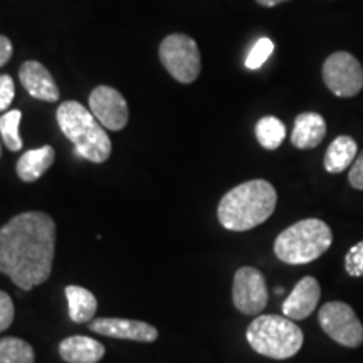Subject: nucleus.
<instances>
[{
  "instance_id": "nucleus-1",
  "label": "nucleus",
  "mask_w": 363,
  "mask_h": 363,
  "mask_svg": "<svg viewBox=\"0 0 363 363\" xmlns=\"http://www.w3.org/2000/svg\"><path fill=\"white\" fill-rule=\"evenodd\" d=\"M56 224L44 212H24L0 229V272L24 291L51 276Z\"/></svg>"
},
{
  "instance_id": "nucleus-2",
  "label": "nucleus",
  "mask_w": 363,
  "mask_h": 363,
  "mask_svg": "<svg viewBox=\"0 0 363 363\" xmlns=\"http://www.w3.org/2000/svg\"><path fill=\"white\" fill-rule=\"evenodd\" d=\"M278 194L267 180H249L230 189L220 199L217 217L222 227L244 233L264 224L274 212Z\"/></svg>"
},
{
  "instance_id": "nucleus-3",
  "label": "nucleus",
  "mask_w": 363,
  "mask_h": 363,
  "mask_svg": "<svg viewBox=\"0 0 363 363\" xmlns=\"http://www.w3.org/2000/svg\"><path fill=\"white\" fill-rule=\"evenodd\" d=\"M57 125L84 160L103 163L111 155V140L104 126L88 108L78 101H66L57 108Z\"/></svg>"
},
{
  "instance_id": "nucleus-4",
  "label": "nucleus",
  "mask_w": 363,
  "mask_h": 363,
  "mask_svg": "<svg viewBox=\"0 0 363 363\" xmlns=\"http://www.w3.org/2000/svg\"><path fill=\"white\" fill-rule=\"evenodd\" d=\"M333 242L330 225L321 219H303L284 229L274 240V254L286 264H308L328 251Z\"/></svg>"
},
{
  "instance_id": "nucleus-5",
  "label": "nucleus",
  "mask_w": 363,
  "mask_h": 363,
  "mask_svg": "<svg viewBox=\"0 0 363 363\" xmlns=\"http://www.w3.org/2000/svg\"><path fill=\"white\" fill-rule=\"evenodd\" d=\"M246 338L254 352L274 360H286L301 350L303 331L293 320L279 315H261L247 326Z\"/></svg>"
},
{
  "instance_id": "nucleus-6",
  "label": "nucleus",
  "mask_w": 363,
  "mask_h": 363,
  "mask_svg": "<svg viewBox=\"0 0 363 363\" xmlns=\"http://www.w3.org/2000/svg\"><path fill=\"white\" fill-rule=\"evenodd\" d=\"M160 61L179 83L190 84L201 74V52L192 38L185 34L167 35L160 44Z\"/></svg>"
},
{
  "instance_id": "nucleus-7",
  "label": "nucleus",
  "mask_w": 363,
  "mask_h": 363,
  "mask_svg": "<svg viewBox=\"0 0 363 363\" xmlns=\"http://www.w3.org/2000/svg\"><path fill=\"white\" fill-rule=\"evenodd\" d=\"M318 323L328 337L347 348L363 343V325L357 313L347 303L330 301L318 311Z\"/></svg>"
},
{
  "instance_id": "nucleus-8",
  "label": "nucleus",
  "mask_w": 363,
  "mask_h": 363,
  "mask_svg": "<svg viewBox=\"0 0 363 363\" xmlns=\"http://www.w3.org/2000/svg\"><path fill=\"white\" fill-rule=\"evenodd\" d=\"M323 81L338 98H353L363 88V67L350 52H333L323 65Z\"/></svg>"
},
{
  "instance_id": "nucleus-9",
  "label": "nucleus",
  "mask_w": 363,
  "mask_h": 363,
  "mask_svg": "<svg viewBox=\"0 0 363 363\" xmlns=\"http://www.w3.org/2000/svg\"><path fill=\"white\" fill-rule=\"evenodd\" d=\"M233 301L234 306L242 315H259L267 305V286L264 274L251 266H244L235 271Z\"/></svg>"
},
{
  "instance_id": "nucleus-10",
  "label": "nucleus",
  "mask_w": 363,
  "mask_h": 363,
  "mask_svg": "<svg viewBox=\"0 0 363 363\" xmlns=\"http://www.w3.org/2000/svg\"><path fill=\"white\" fill-rule=\"evenodd\" d=\"M89 111L104 128L118 131L128 123V104L120 91L110 86H98L89 94Z\"/></svg>"
},
{
  "instance_id": "nucleus-11",
  "label": "nucleus",
  "mask_w": 363,
  "mask_h": 363,
  "mask_svg": "<svg viewBox=\"0 0 363 363\" xmlns=\"http://www.w3.org/2000/svg\"><path fill=\"white\" fill-rule=\"evenodd\" d=\"M89 328L104 337L133 340V342L152 343L158 338V331L152 325L145 321L123 320V318H98L91 321Z\"/></svg>"
},
{
  "instance_id": "nucleus-12",
  "label": "nucleus",
  "mask_w": 363,
  "mask_h": 363,
  "mask_svg": "<svg viewBox=\"0 0 363 363\" xmlns=\"http://www.w3.org/2000/svg\"><path fill=\"white\" fill-rule=\"evenodd\" d=\"M321 298V288L316 278L305 276L283 303V315L293 321L306 320L318 308Z\"/></svg>"
},
{
  "instance_id": "nucleus-13",
  "label": "nucleus",
  "mask_w": 363,
  "mask_h": 363,
  "mask_svg": "<svg viewBox=\"0 0 363 363\" xmlns=\"http://www.w3.org/2000/svg\"><path fill=\"white\" fill-rule=\"evenodd\" d=\"M19 79L27 93L35 99L48 103H56L59 99V89L54 83L51 72L38 61H27L21 66Z\"/></svg>"
},
{
  "instance_id": "nucleus-14",
  "label": "nucleus",
  "mask_w": 363,
  "mask_h": 363,
  "mask_svg": "<svg viewBox=\"0 0 363 363\" xmlns=\"http://www.w3.org/2000/svg\"><path fill=\"white\" fill-rule=\"evenodd\" d=\"M326 135L325 118L318 113H301L294 120L291 143L299 150L316 148Z\"/></svg>"
},
{
  "instance_id": "nucleus-15",
  "label": "nucleus",
  "mask_w": 363,
  "mask_h": 363,
  "mask_svg": "<svg viewBox=\"0 0 363 363\" xmlns=\"http://www.w3.org/2000/svg\"><path fill=\"white\" fill-rule=\"evenodd\" d=\"M104 347L98 340L76 335L59 345V353L67 363H98L104 357Z\"/></svg>"
},
{
  "instance_id": "nucleus-16",
  "label": "nucleus",
  "mask_w": 363,
  "mask_h": 363,
  "mask_svg": "<svg viewBox=\"0 0 363 363\" xmlns=\"http://www.w3.org/2000/svg\"><path fill=\"white\" fill-rule=\"evenodd\" d=\"M54 160H56V152L49 145L29 150L17 162V175L24 182L39 180L45 172L51 169Z\"/></svg>"
},
{
  "instance_id": "nucleus-17",
  "label": "nucleus",
  "mask_w": 363,
  "mask_h": 363,
  "mask_svg": "<svg viewBox=\"0 0 363 363\" xmlns=\"http://www.w3.org/2000/svg\"><path fill=\"white\" fill-rule=\"evenodd\" d=\"M358 152V145L352 136L340 135L333 142L330 143L328 150L325 153V170L328 174H340V172L347 170L348 167L355 162Z\"/></svg>"
},
{
  "instance_id": "nucleus-18",
  "label": "nucleus",
  "mask_w": 363,
  "mask_h": 363,
  "mask_svg": "<svg viewBox=\"0 0 363 363\" xmlns=\"http://www.w3.org/2000/svg\"><path fill=\"white\" fill-rule=\"evenodd\" d=\"M69 318L74 323H88L93 321L98 310V301L89 289L81 286H67L66 288Z\"/></svg>"
},
{
  "instance_id": "nucleus-19",
  "label": "nucleus",
  "mask_w": 363,
  "mask_h": 363,
  "mask_svg": "<svg viewBox=\"0 0 363 363\" xmlns=\"http://www.w3.org/2000/svg\"><path fill=\"white\" fill-rule=\"evenodd\" d=\"M256 138L262 148L276 150L286 138V126L276 116H264L256 125Z\"/></svg>"
},
{
  "instance_id": "nucleus-20",
  "label": "nucleus",
  "mask_w": 363,
  "mask_h": 363,
  "mask_svg": "<svg viewBox=\"0 0 363 363\" xmlns=\"http://www.w3.org/2000/svg\"><path fill=\"white\" fill-rule=\"evenodd\" d=\"M0 363H34V350L21 338H0Z\"/></svg>"
},
{
  "instance_id": "nucleus-21",
  "label": "nucleus",
  "mask_w": 363,
  "mask_h": 363,
  "mask_svg": "<svg viewBox=\"0 0 363 363\" xmlns=\"http://www.w3.org/2000/svg\"><path fill=\"white\" fill-rule=\"evenodd\" d=\"M21 120L22 113L19 110H11L0 116V136L11 152H19L22 148V138L19 135Z\"/></svg>"
},
{
  "instance_id": "nucleus-22",
  "label": "nucleus",
  "mask_w": 363,
  "mask_h": 363,
  "mask_svg": "<svg viewBox=\"0 0 363 363\" xmlns=\"http://www.w3.org/2000/svg\"><path fill=\"white\" fill-rule=\"evenodd\" d=\"M274 51V44L271 39L261 38L256 44L252 45L251 52L246 57V67L247 69H259L264 62L269 59V56Z\"/></svg>"
},
{
  "instance_id": "nucleus-23",
  "label": "nucleus",
  "mask_w": 363,
  "mask_h": 363,
  "mask_svg": "<svg viewBox=\"0 0 363 363\" xmlns=\"http://www.w3.org/2000/svg\"><path fill=\"white\" fill-rule=\"evenodd\" d=\"M345 269L352 278L363 276V240L348 249L347 256H345Z\"/></svg>"
},
{
  "instance_id": "nucleus-24",
  "label": "nucleus",
  "mask_w": 363,
  "mask_h": 363,
  "mask_svg": "<svg viewBox=\"0 0 363 363\" xmlns=\"http://www.w3.org/2000/svg\"><path fill=\"white\" fill-rule=\"evenodd\" d=\"M13 321V303L6 291H0V333L6 331Z\"/></svg>"
},
{
  "instance_id": "nucleus-25",
  "label": "nucleus",
  "mask_w": 363,
  "mask_h": 363,
  "mask_svg": "<svg viewBox=\"0 0 363 363\" xmlns=\"http://www.w3.org/2000/svg\"><path fill=\"white\" fill-rule=\"evenodd\" d=\"M16 86L9 74L0 76V111H6L13 101Z\"/></svg>"
},
{
  "instance_id": "nucleus-26",
  "label": "nucleus",
  "mask_w": 363,
  "mask_h": 363,
  "mask_svg": "<svg viewBox=\"0 0 363 363\" xmlns=\"http://www.w3.org/2000/svg\"><path fill=\"white\" fill-rule=\"evenodd\" d=\"M348 182L353 189L363 190V152L353 162L350 174H348Z\"/></svg>"
},
{
  "instance_id": "nucleus-27",
  "label": "nucleus",
  "mask_w": 363,
  "mask_h": 363,
  "mask_svg": "<svg viewBox=\"0 0 363 363\" xmlns=\"http://www.w3.org/2000/svg\"><path fill=\"white\" fill-rule=\"evenodd\" d=\"M12 43L6 35H0V67L7 65L9 59L12 57Z\"/></svg>"
},
{
  "instance_id": "nucleus-28",
  "label": "nucleus",
  "mask_w": 363,
  "mask_h": 363,
  "mask_svg": "<svg viewBox=\"0 0 363 363\" xmlns=\"http://www.w3.org/2000/svg\"><path fill=\"white\" fill-rule=\"evenodd\" d=\"M256 2L261 4V6H264V7H274V6H278V4L288 2V0H256Z\"/></svg>"
},
{
  "instance_id": "nucleus-29",
  "label": "nucleus",
  "mask_w": 363,
  "mask_h": 363,
  "mask_svg": "<svg viewBox=\"0 0 363 363\" xmlns=\"http://www.w3.org/2000/svg\"><path fill=\"white\" fill-rule=\"evenodd\" d=\"M276 293H278V294H283V293H284V289H283V288H276Z\"/></svg>"
},
{
  "instance_id": "nucleus-30",
  "label": "nucleus",
  "mask_w": 363,
  "mask_h": 363,
  "mask_svg": "<svg viewBox=\"0 0 363 363\" xmlns=\"http://www.w3.org/2000/svg\"><path fill=\"white\" fill-rule=\"evenodd\" d=\"M0 155H2V148H0Z\"/></svg>"
}]
</instances>
